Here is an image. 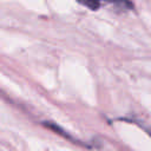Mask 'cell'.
<instances>
[{
  "mask_svg": "<svg viewBox=\"0 0 151 151\" xmlns=\"http://www.w3.org/2000/svg\"><path fill=\"white\" fill-rule=\"evenodd\" d=\"M81 5H84V6H86V7H88L90 9H98L99 7H100V2H99V0H78Z\"/></svg>",
  "mask_w": 151,
  "mask_h": 151,
  "instance_id": "7a4b0ae2",
  "label": "cell"
},
{
  "mask_svg": "<svg viewBox=\"0 0 151 151\" xmlns=\"http://www.w3.org/2000/svg\"><path fill=\"white\" fill-rule=\"evenodd\" d=\"M111 5H114L116 7H119L122 9H131L133 8V4L130 0H104Z\"/></svg>",
  "mask_w": 151,
  "mask_h": 151,
  "instance_id": "6da1fadb",
  "label": "cell"
}]
</instances>
